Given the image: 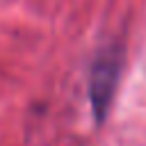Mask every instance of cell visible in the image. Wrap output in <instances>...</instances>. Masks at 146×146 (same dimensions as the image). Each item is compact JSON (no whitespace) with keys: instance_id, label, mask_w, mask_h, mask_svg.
<instances>
[{"instance_id":"obj_1","label":"cell","mask_w":146,"mask_h":146,"mask_svg":"<svg viewBox=\"0 0 146 146\" xmlns=\"http://www.w3.org/2000/svg\"><path fill=\"white\" fill-rule=\"evenodd\" d=\"M123 59H125V50L119 41H112L107 46H103L89 68V100H91V110H94V119L100 123L107 116V110L112 105L119 78H121V68H123Z\"/></svg>"}]
</instances>
